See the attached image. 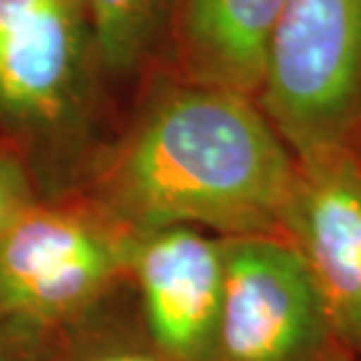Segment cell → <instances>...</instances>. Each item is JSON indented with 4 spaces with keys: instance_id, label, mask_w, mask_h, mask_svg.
I'll list each match as a JSON object with an SVG mask.
<instances>
[{
    "instance_id": "obj_7",
    "label": "cell",
    "mask_w": 361,
    "mask_h": 361,
    "mask_svg": "<svg viewBox=\"0 0 361 361\" xmlns=\"http://www.w3.org/2000/svg\"><path fill=\"white\" fill-rule=\"evenodd\" d=\"M286 240L319 281L352 355L361 359V157L331 150L298 160Z\"/></svg>"
},
{
    "instance_id": "obj_8",
    "label": "cell",
    "mask_w": 361,
    "mask_h": 361,
    "mask_svg": "<svg viewBox=\"0 0 361 361\" xmlns=\"http://www.w3.org/2000/svg\"><path fill=\"white\" fill-rule=\"evenodd\" d=\"M286 0H180L169 47L176 78L258 99Z\"/></svg>"
},
{
    "instance_id": "obj_6",
    "label": "cell",
    "mask_w": 361,
    "mask_h": 361,
    "mask_svg": "<svg viewBox=\"0 0 361 361\" xmlns=\"http://www.w3.org/2000/svg\"><path fill=\"white\" fill-rule=\"evenodd\" d=\"M129 272L157 355L167 361H216L226 237L197 228L134 237Z\"/></svg>"
},
{
    "instance_id": "obj_10",
    "label": "cell",
    "mask_w": 361,
    "mask_h": 361,
    "mask_svg": "<svg viewBox=\"0 0 361 361\" xmlns=\"http://www.w3.org/2000/svg\"><path fill=\"white\" fill-rule=\"evenodd\" d=\"M35 202V180L26 157L14 143H0V237Z\"/></svg>"
},
{
    "instance_id": "obj_4",
    "label": "cell",
    "mask_w": 361,
    "mask_h": 361,
    "mask_svg": "<svg viewBox=\"0 0 361 361\" xmlns=\"http://www.w3.org/2000/svg\"><path fill=\"white\" fill-rule=\"evenodd\" d=\"M216 361H357L314 272L284 237L226 240Z\"/></svg>"
},
{
    "instance_id": "obj_2",
    "label": "cell",
    "mask_w": 361,
    "mask_h": 361,
    "mask_svg": "<svg viewBox=\"0 0 361 361\" xmlns=\"http://www.w3.org/2000/svg\"><path fill=\"white\" fill-rule=\"evenodd\" d=\"M258 106L295 160L361 148V0H286Z\"/></svg>"
},
{
    "instance_id": "obj_3",
    "label": "cell",
    "mask_w": 361,
    "mask_h": 361,
    "mask_svg": "<svg viewBox=\"0 0 361 361\" xmlns=\"http://www.w3.org/2000/svg\"><path fill=\"white\" fill-rule=\"evenodd\" d=\"M104 73L82 0H0V127L14 146H73Z\"/></svg>"
},
{
    "instance_id": "obj_9",
    "label": "cell",
    "mask_w": 361,
    "mask_h": 361,
    "mask_svg": "<svg viewBox=\"0 0 361 361\" xmlns=\"http://www.w3.org/2000/svg\"><path fill=\"white\" fill-rule=\"evenodd\" d=\"M104 73L127 75L169 40L180 0H82Z\"/></svg>"
},
{
    "instance_id": "obj_12",
    "label": "cell",
    "mask_w": 361,
    "mask_h": 361,
    "mask_svg": "<svg viewBox=\"0 0 361 361\" xmlns=\"http://www.w3.org/2000/svg\"><path fill=\"white\" fill-rule=\"evenodd\" d=\"M357 153H359V157H361V148H359V150H357Z\"/></svg>"
},
{
    "instance_id": "obj_11",
    "label": "cell",
    "mask_w": 361,
    "mask_h": 361,
    "mask_svg": "<svg viewBox=\"0 0 361 361\" xmlns=\"http://www.w3.org/2000/svg\"><path fill=\"white\" fill-rule=\"evenodd\" d=\"M78 361H167L160 355H148L141 350H125V348H115V350H99L90 352V355L80 357Z\"/></svg>"
},
{
    "instance_id": "obj_1",
    "label": "cell",
    "mask_w": 361,
    "mask_h": 361,
    "mask_svg": "<svg viewBox=\"0 0 361 361\" xmlns=\"http://www.w3.org/2000/svg\"><path fill=\"white\" fill-rule=\"evenodd\" d=\"M298 160L256 99L171 80L157 90L94 183V207L129 237L197 228L284 237Z\"/></svg>"
},
{
    "instance_id": "obj_5",
    "label": "cell",
    "mask_w": 361,
    "mask_h": 361,
    "mask_svg": "<svg viewBox=\"0 0 361 361\" xmlns=\"http://www.w3.org/2000/svg\"><path fill=\"white\" fill-rule=\"evenodd\" d=\"M134 237L92 209L35 204L0 237V319L54 326L129 272Z\"/></svg>"
}]
</instances>
